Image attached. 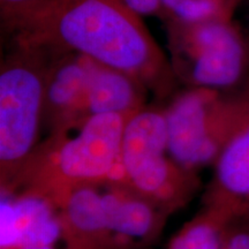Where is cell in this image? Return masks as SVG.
<instances>
[{
  "instance_id": "obj_13",
  "label": "cell",
  "mask_w": 249,
  "mask_h": 249,
  "mask_svg": "<svg viewBox=\"0 0 249 249\" xmlns=\"http://www.w3.org/2000/svg\"><path fill=\"white\" fill-rule=\"evenodd\" d=\"M161 18L172 22L194 24L230 18V0H160Z\"/></svg>"
},
{
  "instance_id": "obj_5",
  "label": "cell",
  "mask_w": 249,
  "mask_h": 249,
  "mask_svg": "<svg viewBox=\"0 0 249 249\" xmlns=\"http://www.w3.org/2000/svg\"><path fill=\"white\" fill-rule=\"evenodd\" d=\"M169 151L186 170L197 172L214 164L249 113V91L225 97L220 91L189 87L164 108Z\"/></svg>"
},
{
  "instance_id": "obj_9",
  "label": "cell",
  "mask_w": 249,
  "mask_h": 249,
  "mask_svg": "<svg viewBox=\"0 0 249 249\" xmlns=\"http://www.w3.org/2000/svg\"><path fill=\"white\" fill-rule=\"evenodd\" d=\"M54 211L64 249H124L108 223L99 185L75 189Z\"/></svg>"
},
{
  "instance_id": "obj_7",
  "label": "cell",
  "mask_w": 249,
  "mask_h": 249,
  "mask_svg": "<svg viewBox=\"0 0 249 249\" xmlns=\"http://www.w3.org/2000/svg\"><path fill=\"white\" fill-rule=\"evenodd\" d=\"M95 61L55 50L45 88L43 127L49 135L67 132L85 121L87 88Z\"/></svg>"
},
{
  "instance_id": "obj_1",
  "label": "cell",
  "mask_w": 249,
  "mask_h": 249,
  "mask_svg": "<svg viewBox=\"0 0 249 249\" xmlns=\"http://www.w3.org/2000/svg\"><path fill=\"white\" fill-rule=\"evenodd\" d=\"M12 40L82 54L129 74L161 99L179 82L141 15L124 0H50Z\"/></svg>"
},
{
  "instance_id": "obj_3",
  "label": "cell",
  "mask_w": 249,
  "mask_h": 249,
  "mask_svg": "<svg viewBox=\"0 0 249 249\" xmlns=\"http://www.w3.org/2000/svg\"><path fill=\"white\" fill-rule=\"evenodd\" d=\"M13 42L0 66V188L8 191L40 143L55 50Z\"/></svg>"
},
{
  "instance_id": "obj_2",
  "label": "cell",
  "mask_w": 249,
  "mask_h": 249,
  "mask_svg": "<svg viewBox=\"0 0 249 249\" xmlns=\"http://www.w3.org/2000/svg\"><path fill=\"white\" fill-rule=\"evenodd\" d=\"M129 117L96 114L75 128L48 135L2 195L37 201L57 210L80 187L117 178L121 140Z\"/></svg>"
},
{
  "instance_id": "obj_11",
  "label": "cell",
  "mask_w": 249,
  "mask_h": 249,
  "mask_svg": "<svg viewBox=\"0 0 249 249\" xmlns=\"http://www.w3.org/2000/svg\"><path fill=\"white\" fill-rule=\"evenodd\" d=\"M148 92L135 77L95 61L87 88L86 118L105 113L133 116L147 107Z\"/></svg>"
},
{
  "instance_id": "obj_4",
  "label": "cell",
  "mask_w": 249,
  "mask_h": 249,
  "mask_svg": "<svg viewBox=\"0 0 249 249\" xmlns=\"http://www.w3.org/2000/svg\"><path fill=\"white\" fill-rule=\"evenodd\" d=\"M117 178L171 213L195 195L197 172L186 170L171 156L164 108L145 107L128 118Z\"/></svg>"
},
{
  "instance_id": "obj_8",
  "label": "cell",
  "mask_w": 249,
  "mask_h": 249,
  "mask_svg": "<svg viewBox=\"0 0 249 249\" xmlns=\"http://www.w3.org/2000/svg\"><path fill=\"white\" fill-rule=\"evenodd\" d=\"M108 223L124 249H145L158 240L171 214L119 178L99 185Z\"/></svg>"
},
{
  "instance_id": "obj_10",
  "label": "cell",
  "mask_w": 249,
  "mask_h": 249,
  "mask_svg": "<svg viewBox=\"0 0 249 249\" xmlns=\"http://www.w3.org/2000/svg\"><path fill=\"white\" fill-rule=\"evenodd\" d=\"M213 179L204 201L249 216V113L214 161Z\"/></svg>"
},
{
  "instance_id": "obj_16",
  "label": "cell",
  "mask_w": 249,
  "mask_h": 249,
  "mask_svg": "<svg viewBox=\"0 0 249 249\" xmlns=\"http://www.w3.org/2000/svg\"><path fill=\"white\" fill-rule=\"evenodd\" d=\"M124 1L141 17H147V15L161 17L160 0H124Z\"/></svg>"
},
{
  "instance_id": "obj_14",
  "label": "cell",
  "mask_w": 249,
  "mask_h": 249,
  "mask_svg": "<svg viewBox=\"0 0 249 249\" xmlns=\"http://www.w3.org/2000/svg\"><path fill=\"white\" fill-rule=\"evenodd\" d=\"M50 0H0L1 28L14 36L33 20Z\"/></svg>"
},
{
  "instance_id": "obj_6",
  "label": "cell",
  "mask_w": 249,
  "mask_h": 249,
  "mask_svg": "<svg viewBox=\"0 0 249 249\" xmlns=\"http://www.w3.org/2000/svg\"><path fill=\"white\" fill-rule=\"evenodd\" d=\"M166 24L171 64L178 81L222 91L245 76L249 49L230 18L194 24L166 21Z\"/></svg>"
},
{
  "instance_id": "obj_12",
  "label": "cell",
  "mask_w": 249,
  "mask_h": 249,
  "mask_svg": "<svg viewBox=\"0 0 249 249\" xmlns=\"http://www.w3.org/2000/svg\"><path fill=\"white\" fill-rule=\"evenodd\" d=\"M238 217L231 208L204 201V207L174 234L166 249H222L230 223Z\"/></svg>"
},
{
  "instance_id": "obj_15",
  "label": "cell",
  "mask_w": 249,
  "mask_h": 249,
  "mask_svg": "<svg viewBox=\"0 0 249 249\" xmlns=\"http://www.w3.org/2000/svg\"><path fill=\"white\" fill-rule=\"evenodd\" d=\"M222 249H249V217L238 216L227 227Z\"/></svg>"
}]
</instances>
